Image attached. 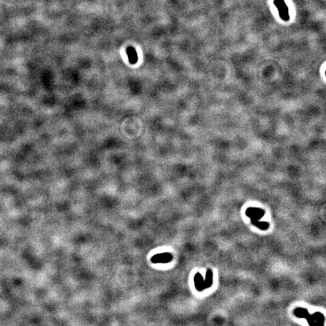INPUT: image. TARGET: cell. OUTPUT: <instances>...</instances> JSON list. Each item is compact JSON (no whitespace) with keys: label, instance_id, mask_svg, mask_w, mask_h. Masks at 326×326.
I'll return each mask as SVG.
<instances>
[{"label":"cell","instance_id":"1","mask_svg":"<svg viewBox=\"0 0 326 326\" xmlns=\"http://www.w3.org/2000/svg\"><path fill=\"white\" fill-rule=\"evenodd\" d=\"M273 3L279 11L280 18L284 21H288L290 16H289L288 8L286 5L285 0H274Z\"/></svg>","mask_w":326,"mask_h":326},{"label":"cell","instance_id":"2","mask_svg":"<svg viewBox=\"0 0 326 326\" xmlns=\"http://www.w3.org/2000/svg\"><path fill=\"white\" fill-rule=\"evenodd\" d=\"M172 259V255L168 253L159 254L153 256L151 258V261L153 263H167L171 261Z\"/></svg>","mask_w":326,"mask_h":326},{"label":"cell","instance_id":"3","mask_svg":"<svg viewBox=\"0 0 326 326\" xmlns=\"http://www.w3.org/2000/svg\"><path fill=\"white\" fill-rule=\"evenodd\" d=\"M126 53L128 54V57H129V60L131 63L134 64L137 62V54L136 52L135 48L132 47V46H129L126 49Z\"/></svg>","mask_w":326,"mask_h":326}]
</instances>
